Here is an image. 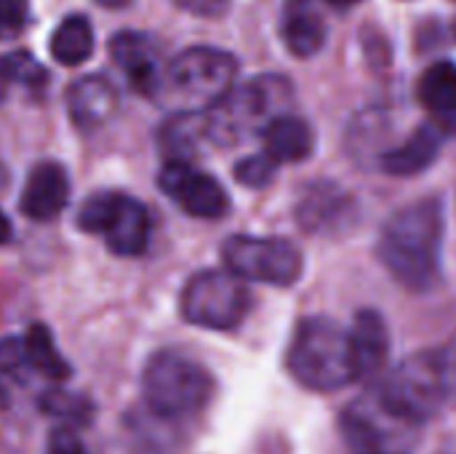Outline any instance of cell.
I'll use <instances>...</instances> for the list:
<instances>
[{
  "label": "cell",
  "mask_w": 456,
  "mask_h": 454,
  "mask_svg": "<svg viewBox=\"0 0 456 454\" xmlns=\"http://www.w3.org/2000/svg\"><path fill=\"white\" fill-rule=\"evenodd\" d=\"M444 227V203L438 198L414 201L385 222L377 254L403 289L430 292L438 284Z\"/></svg>",
  "instance_id": "cell-1"
},
{
  "label": "cell",
  "mask_w": 456,
  "mask_h": 454,
  "mask_svg": "<svg viewBox=\"0 0 456 454\" xmlns=\"http://www.w3.org/2000/svg\"><path fill=\"white\" fill-rule=\"evenodd\" d=\"M291 83L283 75H256L232 86L206 110V136L216 147H238L262 134L291 107Z\"/></svg>",
  "instance_id": "cell-2"
},
{
  "label": "cell",
  "mask_w": 456,
  "mask_h": 454,
  "mask_svg": "<svg viewBox=\"0 0 456 454\" xmlns=\"http://www.w3.org/2000/svg\"><path fill=\"white\" fill-rule=\"evenodd\" d=\"M286 367L291 377L310 391L334 393L347 388L358 380L350 329L326 316L305 318L289 345Z\"/></svg>",
  "instance_id": "cell-3"
},
{
  "label": "cell",
  "mask_w": 456,
  "mask_h": 454,
  "mask_svg": "<svg viewBox=\"0 0 456 454\" xmlns=\"http://www.w3.org/2000/svg\"><path fill=\"white\" fill-rule=\"evenodd\" d=\"M147 409L158 420H182L200 412L214 396L211 372L179 351L155 353L142 377Z\"/></svg>",
  "instance_id": "cell-4"
},
{
  "label": "cell",
  "mask_w": 456,
  "mask_h": 454,
  "mask_svg": "<svg viewBox=\"0 0 456 454\" xmlns=\"http://www.w3.org/2000/svg\"><path fill=\"white\" fill-rule=\"evenodd\" d=\"M377 399L401 425H422L446 404V385L438 351H419L403 359L379 385Z\"/></svg>",
  "instance_id": "cell-5"
},
{
  "label": "cell",
  "mask_w": 456,
  "mask_h": 454,
  "mask_svg": "<svg viewBox=\"0 0 456 454\" xmlns=\"http://www.w3.org/2000/svg\"><path fill=\"white\" fill-rule=\"evenodd\" d=\"M238 78V59L211 45H192L176 54L166 70L160 91H166L179 110L206 112L216 104Z\"/></svg>",
  "instance_id": "cell-6"
},
{
  "label": "cell",
  "mask_w": 456,
  "mask_h": 454,
  "mask_svg": "<svg viewBox=\"0 0 456 454\" xmlns=\"http://www.w3.org/2000/svg\"><path fill=\"white\" fill-rule=\"evenodd\" d=\"M182 318L192 326L211 332H230L243 324L251 310V294L240 276L232 270L195 273L179 300Z\"/></svg>",
  "instance_id": "cell-7"
},
{
  "label": "cell",
  "mask_w": 456,
  "mask_h": 454,
  "mask_svg": "<svg viewBox=\"0 0 456 454\" xmlns=\"http://www.w3.org/2000/svg\"><path fill=\"white\" fill-rule=\"evenodd\" d=\"M77 227L102 235L118 257H139L150 246L152 219L147 206L131 195L94 193L77 211Z\"/></svg>",
  "instance_id": "cell-8"
},
{
  "label": "cell",
  "mask_w": 456,
  "mask_h": 454,
  "mask_svg": "<svg viewBox=\"0 0 456 454\" xmlns=\"http://www.w3.org/2000/svg\"><path fill=\"white\" fill-rule=\"evenodd\" d=\"M222 260L227 270L243 281H256L267 286H294L305 270L302 252L283 238L259 235H232L222 246Z\"/></svg>",
  "instance_id": "cell-9"
},
{
  "label": "cell",
  "mask_w": 456,
  "mask_h": 454,
  "mask_svg": "<svg viewBox=\"0 0 456 454\" xmlns=\"http://www.w3.org/2000/svg\"><path fill=\"white\" fill-rule=\"evenodd\" d=\"M160 190L190 217L198 219H222L230 211L227 190L208 174L192 169L184 161H166L158 174Z\"/></svg>",
  "instance_id": "cell-10"
},
{
  "label": "cell",
  "mask_w": 456,
  "mask_h": 454,
  "mask_svg": "<svg viewBox=\"0 0 456 454\" xmlns=\"http://www.w3.org/2000/svg\"><path fill=\"white\" fill-rule=\"evenodd\" d=\"M110 56L128 78L131 88L147 96H155L163 83V70L158 59V45L144 32H118L110 40Z\"/></svg>",
  "instance_id": "cell-11"
},
{
  "label": "cell",
  "mask_w": 456,
  "mask_h": 454,
  "mask_svg": "<svg viewBox=\"0 0 456 454\" xmlns=\"http://www.w3.org/2000/svg\"><path fill=\"white\" fill-rule=\"evenodd\" d=\"M69 203V177L61 163L43 161L32 166L27 174L19 209L32 222H51L56 219Z\"/></svg>",
  "instance_id": "cell-12"
},
{
  "label": "cell",
  "mask_w": 456,
  "mask_h": 454,
  "mask_svg": "<svg viewBox=\"0 0 456 454\" xmlns=\"http://www.w3.org/2000/svg\"><path fill=\"white\" fill-rule=\"evenodd\" d=\"M118 110V91L104 75H83L67 88V112L80 131L104 126Z\"/></svg>",
  "instance_id": "cell-13"
},
{
  "label": "cell",
  "mask_w": 456,
  "mask_h": 454,
  "mask_svg": "<svg viewBox=\"0 0 456 454\" xmlns=\"http://www.w3.org/2000/svg\"><path fill=\"white\" fill-rule=\"evenodd\" d=\"M326 19L315 0H286L281 13V37L286 48L299 56H315L326 43Z\"/></svg>",
  "instance_id": "cell-14"
},
{
  "label": "cell",
  "mask_w": 456,
  "mask_h": 454,
  "mask_svg": "<svg viewBox=\"0 0 456 454\" xmlns=\"http://www.w3.org/2000/svg\"><path fill=\"white\" fill-rule=\"evenodd\" d=\"M350 343L358 380L377 377L390 356V332L385 318L377 310H361L350 326Z\"/></svg>",
  "instance_id": "cell-15"
},
{
  "label": "cell",
  "mask_w": 456,
  "mask_h": 454,
  "mask_svg": "<svg viewBox=\"0 0 456 454\" xmlns=\"http://www.w3.org/2000/svg\"><path fill=\"white\" fill-rule=\"evenodd\" d=\"M419 102L433 126L444 134H456V64L436 62L419 78Z\"/></svg>",
  "instance_id": "cell-16"
},
{
  "label": "cell",
  "mask_w": 456,
  "mask_h": 454,
  "mask_svg": "<svg viewBox=\"0 0 456 454\" xmlns=\"http://www.w3.org/2000/svg\"><path fill=\"white\" fill-rule=\"evenodd\" d=\"M441 153V131L433 123L419 126L403 144L382 153L379 166L390 177H414L436 163Z\"/></svg>",
  "instance_id": "cell-17"
},
{
  "label": "cell",
  "mask_w": 456,
  "mask_h": 454,
  "mask_svg": "<svg viewBox=\"0 0 456 454\" xmlns=\"http://www.w3.org/2000/svg\"><path fill=\"white\" fill-rule=\"evenodd\" d=\"M265 153L275 161V163H299L307 161L313 155L315 147V131L310 128L307 120L286 112L278 115L265 131Z\"/></svg>",
  "instance_id": "cell-18"
},
{
  "label": "cell",
  "mask_w": 456,
  "mask_h": 454,
  "mask_svg": "<svg viewBox=\"0 0 456 454\" xmlns=\"http://www.w3.org/2000/svg\"><path fill=\"white\" fill-rule=\"evenodd\" d=\"M203 139L208 136H206V112L200 110H179L158 131V144L166 161L192 163Z\"/></svg>",
  "instance_id": "cell-19"
},
{
  "label": "cell",
  "mask_w": 456,
  "mask_h": 454,
  "mask_svg": "<svg viewBox=\"0 0 456 454\" xmlns=\"http://www.w3.org/2000/svg\"><path fill=\"white\" fill-rule=\"evenodd\" d=\"M395 423L398 420H393L385 412V407L379 404L377 393L361 396V401H355L353 407H347L345 415H342V428H345L347 439L353 444H358V447L382 444V439L390 433V425H395Z\"/></svg>",
  "instance_id": "cell-20"
},
{
  "label": "cell",
  "mask_w": 456,
  "mask_h": 454,
  "mask_svg": "<svg viewBox=\"0 0 456 454\" xmlns=\"http://www.w3.org/2000/svg\"><path fill=\"white\" fill-rule=\"evenodd\" d=\"M94 54V27L88 16L69 13L51 35V56L64 67H77Z\"/></svg>",
  "instance_id": "cell-21"
},
{
  "label": "cell",
  "mask_w": 456,
  "mask_h": 454,
  "mask_svg": "<svg viewBox=\"0 0 456 454\" xmlns=\"http://www.w3.org/2000/svg\"><path fill=\"white\" fill-rule=\"evenodd\" d=\"M24 348H27V359H29L32 372L43 375L45 380L64 383L72 375V367L56 351L53 337H51V329L45 324H32L24 332Z\"/></svg>",
  "instance_id": "cell-22"
},
{
  "label": "cell",
  "mask_w": 456,
  "mask_h": 454,
  "mask_svg": "<svg viewBox=\"0 0 456 454\" xmlns=\"http://www.w3.org/2000/svg\"><path fill=\"white\" fill-rule=\"evenodd\" d=\"M342 209H345V193L323 182L305 190L297 214L305 230H326L334 219H339Z\"/></svg>",
  "instance_id": "cell-23"
},
{
  "label": "cell",
  "mask_w": 456,
  "mask_h": 454,
  "mask_svg": "<svg viewBox=\"0 0 456 454\" xmlns=\"http://www.w3.org/2000/svg\"><path fill=\"white\" fill-rule=\"evenodd\" d=\"M11 83L40 94L48 83V72L29 51H11L0 56V104L5 102Z\"/></svg>",
  "instance_id": "cell-24"
},
{
  "label": "cell",
  "mask_w": 456,
  "mask_h": 454,
  "mask_svg": "<svg viewBox=\"0 0 456 454\" xmlns=\"http://www.w3.org/2000/svg\"><path fill=\"white\" fill-rule=\"evenodd\" d=\"M45 415L64 420L69 425H88L94 420V404L86 396L67 393V391H45L37 404Z\"/></svg>",
  "instance_id": "cell-25"
},
{
  "label": "cell",
  "mask_w": 456,
  "mask_h": 454,
  "mask_svg": "<svg viewBox=\"0 0 456 454\" xmlns=\"http://www.w3.org/2000/svg\"><path fill=\"white\" fill-rule=\"evenodd\" d=\"M275 166H278V163H275L267 153H262V155H248V158H243V161L235 163V179H238L240 185H246V187L259 190V187H265V185L273 182Z\"/></svg>",
  "instance_id": "cell-26"
},
{
  "label": "cell",
  "mask_w": 456,
  "mask_h": 454,
  "mask_svg": "<svg viewBox=\"0 0 456 454\" xmlns=\"http://www.w3.org/2000/svg\"><path fill=\"white\" fill-rule=\"evenodd\" d=\"M27 372H32L24 337H3L0 340V375L11 380H24Z\"/></svg>",
  "instance_id": "cell-27"
},
{
  "label": "cell",
  "mask_w": 456,
  "mask_h": 454,
  "mask_svg": "<svg viewBox=\"0 0 456 454\" xmlns=\"http://www.w3.org/2000/svg\"><path fill=\"white\" fill-rule=\"evenodd\" d=\"M29 24L27 0H0V37H16Z\"/></svg>",
  "instance_id": "cell-28"
},
{
  "label": "cell",
  "mask_w": 456,
  "mask_h": 454,
  "mask_svg": "<svg viewBox=\"0 0 456 454\" xmlns=\"http://www.w3.org/2000/svg\"><path fill=\"white\" fill-rule=\"evenodd\" d=\"M45 454H88V452H86V447H83L80 436H77L72 428L59 425V428H53V431H51V436H48Z\"/></svg>",
  "instance_id": "cell-29"
},
{
  "label": "cell",
  "mask_w": 456,
  "mask_h": 454,
  "mask_svg": "<svg viewBox=\"0 0 456 454\" xmlns=\"http://www.w3.org/2000/svg\"><path fill=\"white\" fill-rule=\"evenodd\" d=\"M441 369H444V385H446V401L456 407V334L438 351Z\"/></svg>",
  "instance_id": "cell-30"
},
{
  "label": "cell",
  "mask_w": 456,
  "mask_h": 454,
  "mask_svg": "<svg viewBox=\"0 0 456 454\" xmlns=\"http://www.w3.org/2000/svg\"><path fill=\"white\" fill-rule=\"evenodd\" d=\"M176 5L195 16H222L230 8V0H176Z\"/></svg>",
  "instance_id": "cell-31"
},
{
  "label": "cell",
  "mask_w": 456,
  "mask_h": 454,
  "mask_svg": "<svg viewBox=\"0 0 456 454\" xmlns=\"http://www.w3.org/2000/svg\"><path fill=\"white\" fill-rule=\"evenodd\" d=\"M11 235H13V225H11V219L0 211V246H3V244H8V241H11Z\"/></svg>",
  "instance_id": "cell-32"
},
{
  "label": "cell",
  "mask_w": 456,
  "mask_h": 454,
  "mask_svg": "<svg viewBox=\"0 0 456 454\" xmlns=\"http://www.w3.org/2000/svg\"><path fill=\"white\" fill-rule=\"evenodd\" d=\"M11 404V393H8V388H5V377L0 375V409H5Z\"/></svg>",
  "instance_id": "cell-33"
},
{
  "label": "cell",
  "mask_w": 456,
  "mask_h": 454,
  "mask_svg": "<svg viewBox=\"0 0 456 454\" xmlns=\"http://www.w3.org/2000/svg\"><path fill=\"white\" fill-rule=\"evenodd\" d=\"M96 3H99V5H104V8H112V11H115V8H126L131 0H96Z\"/></svg>",
  "instance_id": "cell-34"
},
{
  "label": "cell",
  "mask_w": 456,
  "mask_h": 454,
  "mask_svg": "<svg viewBox=\"0 0 456 454\" xmlns=\"http://www.w3.org/2000/svg\"><path fill=\"white\" fill-rule=\"evenodd\" d=\"M326 3H331V5H337V8H347V5H353V3H358V0H326Z\"/></svg>",
  "instance_id": "cell-35"
},
{
  "label": "cell",
  "mask_w": 456,
  "mask_h": 454,
  "mask_svg": "<svg viewBox=\"0 0 456 454\" xmlns=\"http://www.w3.org/2000/svg\"><path fill=\"white\" fill-rule=\"evenodd\" d=\"M369 454H390V452H369Z\"/></svg>",
  "instance_id": "cell-36"
}]
</instances>
